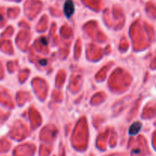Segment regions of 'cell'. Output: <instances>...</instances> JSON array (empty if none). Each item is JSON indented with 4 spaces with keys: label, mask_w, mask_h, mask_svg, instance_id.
<instances>
[{
    "label": "cell",
    "mask_w": 156,
    "mask_h": 156,
    "mask_svg": "<svg viewBox=\"0 0 156 156\" xmlns=\"http://www.w3.org/2000/svg\"><path fill=\"white\" fill-rule=\"evenodd\" d=\"M75 12V5L73 0H66L64 5V13L67 18L73 15Z\"/></svg>",
    "instance_id": "cell-1"
},
{
    "label": "cell",
    "mask_w": 156,
    "mask_h": 156,
    "mask_svg": "<svg viewBox=\"0 0 156 156\" xmlns=\"http://www.w3.org/2000/svg\"><path fill=\"white\" fill-rule=\"evenodd\" d=\"M41 41H42V43L44 45H47V40H46V38H45V37H42Z\"/></svg>",
    "instance_id": "cell-3"
},
{
    "label": "cell",
    "mask_w": 156,
    "mask_h": 156,
    "mask_svg": "<svg viewBox=\"0 0 156 156\" xmlns=\"http://www.w3.org/2000/svg\"><path fill=\"white\" fill-rule=\"evenodd\" d=\"M40 63L42 64V65H45L46 63V60L44 59V61H40Z\"/></svg>",
    "instance_id": "cell-4"
},
{
    "label": "cell",
    "mask_w": 156,
    "mask_h": 156,
    "mask_svg": "<svg viewBox=\"0 0 156 156\" xmlns=\"http://www.w3.org/2000/svg\"><path fill=\"white\" fill-rule=\"evenodd\" d=\"M141 127H142V123H141L136 122L134 123H133L130 128V134H131V135H136L141 130Z\"/></svg>",
    "instance_id": "cell-2"
},
{
    "label": "cell",
    "mask_w": 156,
    "mask_h": 156,
    "mask_svg": "<svg viewBox=\"0 0 156 156\" xmlns=\"http://www.w3.org/2000/svg\"><path fill=\"white\" fill-rule=\"evenodd\" d=\"M2 20H3V17H2V15H0V22H1Z\"/></svg>",
    "instance_id": "cell-5"
}]
</instances>
